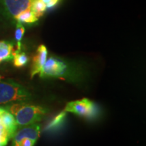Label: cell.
<instances>
[{
  "instance_id": "6da1fadb",
  "label": "cell",
  "mask_w": 146,
  "mask_h": 146,
  "mask_svg": "<svg viewBox=\"0 0 146 146\" xmlns=\"http://www.w3.org/2000/svg\"><path fill=\"white\" fill-rule=\"evenodd\" d=\"M5 109L13 115L18 127L37 123L47 113V110L44 108L25 102L12 104L5 107Z\"/></svg>"
},
{
  "instance_id": "7a4b0ae2",
  "label": "cell",
  "mask_w": 146,
  "mask_h": 146,
  "mask_svg": "<svg viewBox=\"0 0 146 146\" xmlns=\"http://www.w3.org/2000/svg\"><path fill=\"white\" fill-rule=\"evenodd\" d=\"M31 98V94L20 84L12 81H0V104L25 102Z\"/></svg>"
},
{
  "instance_id": "3957f363",
  "label": "cell",
  "mask_w": 146,
  "mask_h": 146,
  "mask_svg": "<svg viewBox=\"0 0 146 146\" xmlns=\"http://www.w3.org/2000/svg\"><path fill=\"white\" fill-rule=\"evenodd\" d=\"M64 111L89 118L95 116L97 110L96 106L91 100L87 98H83L80 100L68 102L66 106Z\"/></svg>"
},
{
  "instance_id": "277c9868",
  "label": "cell",
  "mask_w": 146,
  "mask_h": 146,
  "mask_svg": "<svg viewBox=\"0 0 146 146\" xmlns=\"http://www.w3.org/2000/svg\"><path fill=\"white\" fill-rule=\"evenodd\" d=\"M68 72V66L62 60L50 57L47 59L39 75L41 77H62Z\"/></svg>"
},
{
  "instance_id": "5b68a950",
  "label": "cell",
  "mask_w": 146,
  "mask_h": 146,
  "mask_svg": "<svg viewBox=\"0 0 146 146\" xmlns=\"http://www.w3.org/2000/svg\"><path fill=\"white\" fill-rule=\"evenodd\" d=\"M33 0H0L3 10L9 16L15 18L24 11L31 9Z\"/></svg>"
},
{
  "instance_id": "8992f818",
  "label": "cell",
  "mask_w": 146,
  "mask_h": 146,
  "mask_svg": "<svg viewBox=\"0 0 146 146\" xmlns=\"http://www.w3.org/2000/svg\"><path fill=\"white\" fill-rule=\"evenodd\" d=\"M40 125L37 123L23 127L14 134L12 138V143H18L25 138L36 141L40 135Z\"/></svg>"
},
{
  "instance_id": "52a82bcc",
  "label": "cell",
  "mask_w": 146,
  "mask_h": 146,
  "mask_svg": "<svg viewBox=\"0 0 146 146\" xmlns=\"http://www.w3.org/2000/svg\"><path fill=\"white\" fill-rule=\"evenodd\" d=\"M47 58V50L46 47L41 45L38 47L36 54L33 59V64L31 70V77L33 78L36 74H40L43 69Z\"/></svg>"
},
{
  "instance_id": "ba28073f",
  "label": "cell",
  "mask_w": 146,
  "mask_h": 146,
  "mask_svg": "<svg viewBox=\"0 0 146 146\" xmlns=\"http://www.w3.org/2000/svg\"><path fill=\"white\" fill-rule=\"evenodd\" d=\"M1 123H2L5 130L8 133L10 139H12L18 129L15 118L13 115L5 108H3L2 112H1Z\"/></svg>"
},
{
  "instance_id": "9c48e42d",
  "label": "cell",
  "mask_w": 146,
  "mask_h": 146,
  "mask_svg": "<svg viewBox=\"0 0 146 146\" xmlns=\"http://www.w3.org/2000/svg\"><path fill=\"white\" fill-rule=\"evenodd\" d=\"M14 45L6 41H0V63L8 62L13 59Z\"/></svg>"
},
{
  "instance_id": "30bf717a",
  "label": "cell",
  "mask_w": 146,
  "mask_h": 146,
  "mask_svg": "<svg viewBox=\"0 0 146 146\" xmlns=\"http://www.w3.org/2000/svg\"><path fill=\"white\" fill-rule=\"evenodd\" d=\"M15 19L18 21V23H20L32 24L37 21L39 18L35 14L31 9H29L20 13L15 18Z\"/></svg>"
},
{
  "instance_id": "8fae6325",
  "label": "cell",
  "mask_w": 146,
  "mask_h": 146,
  "mask_svg": "<svg viewBox=\"0 0 146 146\" xmlns=\"http://www.w3.org/2000/svg\"><path fill=\"white\" fill-rule=\"evenodd\" d=\"M29 57L25 52H21V51L16 50L13 56V64L14 66L21 68L28 63Z\"/></svg>"
},
{
  "instance_id": "7c38bea8",
  "label": "cell",
  "mask_w": 146,
  "mask_h": 146,
  "mask_svg": "<svg viewBox=\"0 0 146 146\" xmlns=\"http://www.w3.org/2000/svg\"><path fill=\"white\" fill-rule=\"evenodd\" d=\"M31 10L39 18L45 13L47 10V7L46 5L42 1V0H33Z\"/></svg>"
},
{
  "instance_id": "4fadbf2b",
  "label": "cell",
  "mask_w": 146,
  "mask_h": 146,
  "mask_svg": "<svg viewBox=\"0 0 146 146\" xmlns=\"http://www.w3.org/2000/svg\"><path fill=\"white\" fill-rule=\"evenodd\" d=\"M25 32V29L22 23H18L15 31V39L17 43V51H21V40L23 39Z\"/></svg>"
},
{
  "instance_id": "5bb4252c",
  "label": "cell",
  "mask_w": 146,
  "mask_h": 146,
  "mask_svg": "<svg viewBox=\"0 0 146 146\" xmlns=\"http://www.w3.org/2000/svg\"><path fill=\"white\" fill-rule=\"evenodd\" d=\"M64 116H65L64 112H62L60 113V114H58V116H56V117L54 118V119L53 120L50 124H49L48 129H52V128L58 127L60 124L62 123L64 118Z\"/></svg>"
},
{
  "instance_id": "9a60e30c",
  "label": "cell",
  "mask_w": 146,
  "mask_h": 146,
  "mask_svg": "<svg viewBox=\"0 0 146 146\" xmlns=\"http://www.w3.org/2000/svg\"><path fill=\"white\" fill-rule=\"evenodd\" d=\"M36 141L29 138H25L18 143H12L11 146H34Z\"/></svg>"
},
{
  "instance_id": "2e32d148",
  "label": "cell",
  "mask_w": 146,
  "mask_h": 146,
  "mask_svg": "<svg viewBox=\"0 0 146 146\" xmlns=\"http://www.w3.org/2000/svg\"><path fill=\"white\" fill-rule=\"evenodd\" d=\"M10 137L5 131H0V146H5Z\"/></svg>"
},
{
  "instance_id": "e0dca14e",
  "label": "cell",
  "mask_w": 146,
  "mask_h": 146,
  "mask_svg": "<svg viewBox=\"0 0 146 146\" xmlns=\"http://www.w3.org/2000/svg\"><path fill=\"white\" fill-rule=\"evenodd\" d=\"M60 0H52L51 2L47 5V9H50V8H52L53 7H54L55 5H56L58 4V3L59 2Z\"/></svg>"
},
{
  "instance_id": "ac0fdd59",
  "label": "cell",
  "mask_w": 146,
  "mask_h": 146,
  "mask_svg": "<svg viewBox=\"0 0 146 146\" xmlns=\"http://www.w3.org/2000/svg\"><path fill=\"white\" fill-rule=\"evenodd\" d=\"M3 108H0V131H5L4 127H3V126L2 125V123H1V112H2Z\"/></svg>"
},
{
  "instance_id": "d6986e66",
  "label": "cell",
  "mask_w": 146,
  "mask_h": 146,
  "mask_svg": "<svg viewBox=\"0 0 146 146\" xmlns=\"http://www.w3.org/2000/svg\"><path fill=\"white\" fill-rule=\"evenodd\" d=\"M51 1H52V0H42V1H43V2L44 3L45 5H46V7L47 6V5H48L49 3L51 2Z\"/></svg>"
},
{
  "instance_id": "ffe728a7",
  "label": "cell",
  "mask_w": 146,
  "mask_h": 146,
  "mask_svg": "<svg viewBox=\"0 0 146 146\" xmlns=\"http://www.w3.org/2000/svg\"><path fill=\"white\" fill-rule=\"evenodd\" d=\"M1 78H2V76H0V81H1Z\"/></svg>"
}]
</instances>
